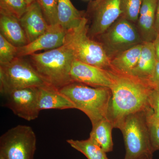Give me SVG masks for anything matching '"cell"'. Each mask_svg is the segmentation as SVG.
<instances>
[{"label":"cell","mask_w":159,"mask_h":159,"mask_svg":"<svg viewBox=\"0 0 159 159\" xmlns=\"http://www.w3.org/2000/svg\"><path fill=\"white\" fill-rule=\"evenodd\" d=\"M109 72L112 80L107 119L114 128L119 129L129 114L150 107L149 97L154 87L149 81L113 70Z\"/></svg>","instance_id":"cell-1"},{"label":"cell","mask_w":159,"mask_h":159,"mask_svg":"<svg viewBox=\"0 0 159 159\" xmlns=\"http://www.w3.org/2000/svg\"><path fill=\"white\" fill-rule=\"evenodd\" d=\"M29 57L34 70L50 86L59 90L73 82L70 72L75 58L66 45L43 53H34Z\"/></svg>","instance_id":"cell-2"},{"label":"cell","mask_w":159,"mask_h":159,"mask_svg":"<svg viewBox=\"0 0 159 159\" xmlns=\"http://www.w3.org/2000/svg\"><path fill=\"white\" fill-rule=\"evenodd\" d=\"M74 103L75 109L89 117L92 125L107 119L109 104L112 97L110 89L93 87L73 82L58 90Z\"/></svg>","instance_id":"cell-3"},{"label":"cell","mask_w":159,"mask_h":159,"mask_svg":"<svg viewBox=\"0 0 159 159\" xmlns=\"http://www.w3.org/2000/svg\"><path fill=\"white\" fill-rule=\"evenodd\" d=\"M88 20L84 17L77 28L66 31L64 44L70 48L75 59L109 70L110 60L100 43L88 35Z\"/></svg>","instance_id":"cell-4"},{"label":"cell","mask_w":159,"mask_h":159,"mask_svg":"<svg viewBox=\"0 0 159 159\" xmlns=\"http://www.w3.org/2000/svg\"><path fill=\"white\" fill-rule=\"evenodd\" d=\"M148 108L129 115L119 129L123 134L125 143L124 159L152 158L154 152L147 119Z\"/></svg>","instance_id":"cell-5"},{"label":"cell","mask_w":159,"mask_h":159,"mask_svg":"<svg viewBox=\"0 0 159 159\" xmlns=\"http://www.w3.org/2000/svg\"><path fill=\"white\" fill-rule=\"evenodd\" d=\"M49 86L29 60L16 57L11 62L0 65V92L2 95L25 88Z\"/></svg>","instance_id":"cell-6"},{"label":"cell","mask_w":159,"mask_h":159,"mask_svg":"<svg viewBox=\"0 0 159 159\" xmlns=\"http://www.w3.org/2000/svg\"><path fill=\"white\" fill-rule=\"evenodd\" d=\"M94 39L100 43L110 60L143 43L136 25L122 16Z\"/></svg>","instance_id":"cell-7"},{"label":"cell","mask_w":159,"mask_h":159,"mask_svg":"<svg viewBox=\"0 0 159 159\" xmlns=\"http://www.w3.org/2000/svg\"><path fill=\"white\" fill-rule=\"evenodd\" d=\"M36 142L31 126L16 125L0 137V157L4 159H34Z\"/></svg>","instance_id":"cell-8"},{"label":"cell","mask_w":159,"mask_h":159,"mask_svg":"<svg viewBox=\"0 0 159 159\" xmlns=\"http://www.w3.org/2000/svg\"><path fill=\"white\" fill-rule=\"evenodd\" d=\"M85 13L88 20V35L94 39L107 30L121 16L120 0L91 1Z\"/></svg>","instance_id":"cell-9"},{"label":"cell","mask_w":159,"mask_h":159,"mask_svg":"<svg viewBox=\"0 0 159 159\" xmlns=\"http://www.w3.org/2000/svg\"><path fill=\"white\" fill-rule=\"evenodd\" d=\"M39 88L19 89L3 95L5 106L15 115L27 121L37 119L40 111L39 107Z\"/></svg>","instance_id":"cell-10"},{"label":"cell","mask_w":159,"mask_h":159,"mask_svg":"<svg viewBox=\"0 0 159 159\" xmlns=\"http://www.w3.org/2000/svg\"><path fill=\"white\" fill-rule=\"evenodd\" d=\"M70 75L73 82L80 83L93 87L111 89L112 84L108 70L76 59L72 64Z\"/></svg>","instance_id":"cell-11"},{"label":"cell","mask_w":159,"mask_h":159,"mask_svg":"<svg viewBox=\"0 0 159 159\" xmlns=\"http://www.w3.org/2000/svg\"><path fill=\"white\" fill-rule=\"evenodd\" d=\"M66 31L59 24L49 25L44 33L24 47L18 48L17 57L29 56L39 51H48L63 45Z\"/></svg>","instance_id":"cell-12"},{"label":"cell","mask_w":159,"mask_h":159,"mask_svg":"<svg viewBox=\"0 0 159 159\" xmlns=\"http://www.w3.org/2000/svg\"><path fill=\"white\" fill-rule=\"evenodd\" d=\"M19 20L29 43L44 33L49 26L37 1L29 5Z\"/></svg>","instance_id":"cell-13"},{"label":"cell","mask_w":159,"mask_h":159,"mask_svg":"<svg viewBox=\"0 0 159 159\" xmlns=\"http://www.w3.org/2000/svg\"><path fill=\"white\" fill-rule=\"evenodd\" d=\"M157 0H143L137 29L143 43H152L157 36L155 27Z\"/></svg>","instance_id":"cell-14"},{"label":"cell","mask_w":159,"mask_h":159,"mask_svg":"<svg viewBox=\"0 0 159 159\" xmlns=\"http://www.w3.org/2000/svg\"><path fill=\"white\" fill-rule=\"evenodd\" d=\"M0 34L17 48L29 43L19 20L11 16L0 14Z\"/></svg>","instance_id":"cell-15"},{"label":"cell","mask_w":159,"mask_h":159,"mask_svg":"<svg viewBox=\"0 0 159 159\" xmlns=\"http://www.w3.org/2000/svg\"><path fill=\"white\" fill-rule=\"evenodd\" d=\"M39 107L40 111L75 109L74 103L67 97L60 93L58 89L50 86L39 88Z\"/></svg>","instance_id":"cell-16"},{"label":"cell","mask_w":159,"mask_h":159,"mask_svg":"<svg viewBox=\"0 0 159 159\" xmlns=\"http://www.w3.org/2000/svg\"><path fill=\"white\" fill-rule=\"evenodd\" d=\"M157 62L153 43H143L140 58L131 75L149 81Z\"/></svg>","instance_id":"cell-17"},{"label":"cell","mask_w":159,"mask_h":159,"mask_svg":"<svg viewBox=\"0 0 159 159\" xmlns=\"http://www.w3.org/2000/svg\"><path fill=\"white\" fill-rule=\"evenodd\" d=\"M58 23L67 31L77 28L86 16L85 11H79L70 0H57Z\"/></svg>","instance_id":"cell-18"},{"label":"cell","mask_w":159,"mask_h":159,"mask_svg":"<svg viewBox=\"0 0 159 159\" xmlns=\"http://www.w3.org/2000/svg\"><path fill=\"white\" fill-rule=\"evenodd\" d=\"M143 43L121 52L110 59L112 70L122 73L131 74L139 61Z\"/></svg>","instance_id":"cell-19"},{"label":"cell","mask_w":159,"mask_h":159,"mask_svg":"<svg viewBox=\"0 0 159 159\" xmlns=\"http://www.w3.org/2000/svg\"><path fill=\"white\" fill-rule=\"evenodd\" d=\"M113 128L112 124L108 119H104L93 125L90 134L89 138L106 153L113 150L112 130Z\"/></svg>","instance_id":"cell-20"},{"label":"cell","mask_w":159,"mask_h":159,"mask_svg":"<svg viewBox=\"0 0 159 159\" xmlns=\"http://www.w3.org/2000/svg\"><path fill=\"white\" fill-rule=\"evenodd\" d=\"M66 142L72 148L84 155L88 159H108L106 152L90 138L84 140L68 139Z\"/></svg>","instance_id":"cell-21"},{"label":"cell","mask_w":159,"mask_h":159,"mask_svg":"<svg viewBox=\"0 0 159 159\" xmlns=\"http://www.w3.org/2000/svg\"><path fill=\"white\" fill-rule=\"evenodd\" d=\"M26 0H0V14L20 20L29 6Z\"/></svg>","instance_id":"cell-22"},{"label":"cell","mask_w":159,"mask_h":159,"mask_svg":"<svg viewBox=\"0 0 159 159\" xmlns=\"http://www.w3.org/2000/svg\"><path fill=\"white\" fill-rule=\"evenodd\" d=\"M143 0H120L121 16L136 25Z\"/></svg>","instance_id":"cell-23"},{"label":"cell","mask_w":159,"mask_h":159,"mask_svg":"<svg viewBox=\"0 0 159 159\" xmlns=\"http://www.w3.org/2000/svg\"><path fill=\"white\" fill-rule=\"evenodd\" d=\"M147 119L152 148L154 152L159 150V119L155 116L150 107L147 110Z\"/></svg>","instance_id":"cell-24"},{"label":"cell","mask_w":159,"mask_h":159,"mask_svg":"<svg viewBox=\"0 0 159 159\" xmlns=\"http://www.w3.org/2000/svg\"><path fill=\"white\" fill-rule=\"evenodd\" d=\"M18 50L0 34V65L9 63L18 57Z\"/></svg>","instance_id":"cell-25"},{"label":"cell","mask_w":159,"mask_h":159,"mask_svg":"<svg viewBox=\"0 0 159 159\" xmlns=\"http://www.w3.org/2000/svg\"><path fill=\"white\" fill-rule=\"evenodd\" d=\"M49 25L58 24L57 0H37Z\"/></svg>","instance_id":"cell-26"},{"label":"cell","mask_w":159,"mask_h":159,"mask_svg":"<svg viewBox=\"0 0 159 159\" xmlns=\"http://www.w3.org/2000/svg\"><path fill=\"white\" fill-rule=\"evenodd\" d=\"M149 104L153 113L159 119V88L153 89L149 97Z\"/></svg>","instance_id":"cell-27"},{"label":"cell","mask_w":159,"mask_h":159,"mask_svg":"<svg viewBox=\"0 0 159 159\" xmlns=\"http://www.w3.org/2000/svg\"><path fill=\"white\" fill-rule=\"evenodd\" d=\"M149 82L155 88H159V61H157Z\"/></svg>","instance_id":"cell-28"},{"label":"cell","mask_w":159,"mask_h":159,"mask_svg":"<svg viewBox=\"0 0 159 159\" xmlns=\"http://www.w3.org/2000/svg\"><path fill=\"white\" fill-rule=\"evenodd\" d=\"M152 43L154 48L157 61H159V34H158L156 38Z\"/></svg>","instance_id":"cell-29"},{"label":"cell","mask_w":159,"mask_h":159,"mask_svg":"<svg viewBox=\"0 0 159 159\" xmlns=\"http://www.w3.org/2000/svg\"><path fill=\"white\" fill-rule=\"evenodd\" d=\"M155 27L157 32V34H159V0H157V1Z\"/></svg>","instance_id":"cell-30"},{"label":"cell","mask_w":159,"mask_h":159,"mask_svg":"<svg viewBox=\"0 0 159 159\" xmlns=\"http://www.w3.org/2000/svg\"><path fill=\"white\" fill-rule=\"evenodd\" d=\"M27 1V2L29 3V5L33 3V2H35V1H37V0H26Z\"/></svg>","instance_id":"cell-31"},{"label":"cell","mask_w":159,"mask_h":159,"mask_svg":"<svg viewBox=\"0 0 159 159\" xmlns=\"http://www.w3.org/2000/svg\"><path fill=\"white\" fill-rule=\"evenodd\" d=\"M152 159V158H144L142 159Z\"/></svg>","instance_id":"cell-32"},{"label":"cell","mask_w":159,"mask_h":159,"mask_svg":"<svg viewBox=\"0 0 159 159\" xmlns=\"http://www.w3.org/2000/svg\"><path fill=\"white\" fill-rule=\"evenodd\" d=\"M0 159H4V158H3L2 157H0Z\"/></svg>","instance_id":"cell-33"},{"label":"cell","mask_w":159,"mask_h":159,"mask_svg":"<svg viewBox=\"0 0 159 159\" xmlns=\"http://www.w3.org/2000/svg\"></svg>","instance_id":"cell-34"}]
</instances>
